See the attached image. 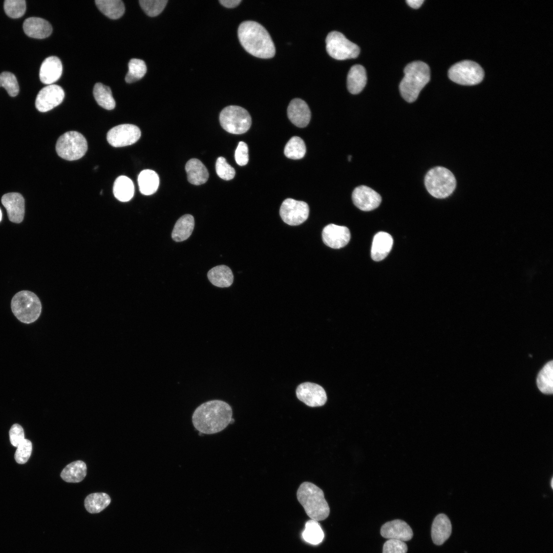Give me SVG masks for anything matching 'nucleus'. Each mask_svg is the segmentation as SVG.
I'll return each mask as SVG.
<instances>
[{
  "mask_svg": "<svg viewBox=\"0 0 553 553\" xmlns=\"http://www.w3.org/2000/svg\"><path fill=\"white\" fill-rule=\"evenodd\" d=\"M230 406L221 400H211L199 406L194 411L192 422L200 433L212 434L225 429L234 421Z\"/></svg>",
  "mask_w": 553,
  "mask_h": 553,
  "instance_id": "nucleus-1",
  "label": "nucleus"
},
{
  "mask_svg": "<svg viewBox=\"0 0 553 553\" xmlns=\"http://www.w3.org/2000/svg\"><path fill=\"white\" fill-rule=\"evenodd\" d=\"M238 35L242 47L252 55L267 59L275 55V49L271 36L259 23L251 20L242 22L238 28Z\"/></svg>",
  "mask_w": 553,
  "mask_h": 553,
  "instance_id": "nucleus-2",
  "label": "nucleus"
},
{
  "mask_svg": "<svg viewBox=\"0 0 553 553\" xmlns=\"http://www.w3.org/2000/svg\"><path fill=\"white\" fill-rule=\"evenodd\" d=\"M405 76L399 84L401 96L408 102L416 100L419 94L430 79V68L427 64L415 61L406 66Z\"/></svg>",
  "mask_w": 553,
  "mask_h": 553,
  "instance_id": "nucleus-3",
  "label": "nucleus"
},
{
  "mask_svg": "<svg viewBox=\"0 0 553 553\" xmlns=\"http://www.w3.org/2000/svg\"><path fill=\"white\" fill-rule=\"evenodd\" d=\"M296 496L306 514L311 519L321 521L329 515L330 508L322 489L310 482H304L299 486Z\"/></svg>",
  "mask_w": 553,
  "mask_h": 553,
  "instance_id": "nucleus-4",
  "label": "nucleus"
},
{
  "mask_svg": "<svg viewBox=\"0 0 553 553\" xmlns=\"http://www.w3.org/2000/svg\"><path fill=\"white\" fill-rule=\"evenodd\" d=\"M427 190L433 197L444 199L451 196L457 186L455 175L448 168L438 166L429 170L424 177Z\"/></svg>",
  "mask_w": 553,
  "mask_h": 553,
  "instance_id": "nucleus-5",
  "label": "nucleus"
},
{
  "mask_svg": "<svg viewBox=\"0 0 553 553\" xmlns=\"http://www.w3.org/2000/svg\"><path fill=\"white\" fill-rule=\"evenodd\" d=\"M12 311L20 322L31 324L35 322L41 312V304L38 296L28 290L20 291L12 297Z\"/></svg>",
  "mask_w": 553,
  "mask_h": 553,
  "instance_id": "nucleus-6",
  "label": "nucleus"
},
{
  "mask_svg": "<svg viewBox=\"0 0 553 553\" xmlns=\"http://www.w3.org/2000/svg\"><path fill=\"white\" fill-rule=\"evenodd\" d=\"M88 150L84 137L76 131H69L58 139L56 151L58 155L67 160H78L83 157Z\"/></svg>",
  "mask_w": 553,
  "mask_h": 553,
  "instance_id": "nucleus-7",
  "label": "nucleus"
},
{
  "mask_svg": "<svg viewBox=\"0 0 553 553\" xmlns=\"http://www.w3.org/2000/svg\"><path fill=\"white\" fill-rule=\"evenodd\" d=\"M219 120L226 131L233 134L245 133L251 124V118L247 111L237 105L224 108L220 114Z\"/></svg>",
  "mask_w": 553,
  "mask_h": 553,
  "instance_id": "nucleus-8",
  "label": "nucleus"
},
{
  "mask_svg": "<svg viewBox=\"0 0 553 553\" xmlns=\"http://www.w3.org/2000/svg\"><path fill=\"white\" fill-rule=\"evenodd\" d=\"M326 48L328 54L337 60L355 58L360 52L357 45L348 40L342 33L330 32L326 38Z\"/></svg>",
  "mask_w": 553,
  "mask_h": 553,
  "instance_id": "nucleus-9",
  "label": "nucleus"
},
{
  "mask_svg": "<svg viewBox=\"0 0 553 553\" xmlns=\"http://www.w3.org/2000/svg\"><path fill=\"white\" fill-rule=\"evenodd\" d=\"M448 76L453 81L462 85H475L484 77V71L477 63L471 60H463L452 66Z\"/></svg>",
  "mask_w": 553,
  "mask_h": 553,
  "instance_id": "nucleus-10",
  "label": "nucleus"
},
{
  "mask_svg": "<svg viewBox=\"0 0 553 553\" xmlns=\"http://www.w3.org/2000/svg\"><path fill=\"white\" fill-rule=\"evenodd\" d=\"M309 207L304 201L291 198L285 199L280 207V215L286 224L295 226L304 222L308 218Z\"/></svg>",
  "mask_w": 553,
  "mask_h": 553,
  "instance_id": "nucleus-11",
  "label": "nucleus"
},
{
  "mask_svg": "<svg viewBox=\"0 0 553 553\" xmlns=\"http://www.w3.org/2000/svg\"><path fill=\"white\" fill-rule=\"evenodd\" d=\"M141 136L139 128L131 124H122L112 128L107 133L109 143L114 147H122L136 142Z\"/></svg>",
  "mask_w": 553,
  "mask_h": 553,
  "instance_id": "nucleus-12",
  "label": "nucleus"
},
{
  "mask_svg": "<svg viewBox=\"0 0 553 553\" xmlns=\"http://www.w3.org/2000/svg\"><path fill=\"white\" fill-rule=\"evenodd\" d=\"M296 395L300 400L310 407L324 406L327 400L324 388L318 384L310 382L299 385L296 389Z\"/></svg>",
  "mask_w": 553,
  "mask_h": 553,
  "instance_id": "nucleus-13",
  "label": "nucleus"
},
{
  "mask_svg": "<svg viewBox=\"0 0 553 553\" xmlns=\"http://www.w3.org/2000/svg\"><path fill=\"white\" fill-rule=\"evenodd\" d=\"M64 97L65 92L60 86L48 85L38 92L35 100L36 108L41 112L49 111L60 104Z\"/></svg>",
  "mask_w": 553,
  "mask_h": 553,
  "instance_id": "nucleus-14",
  "label": "nucleus"
},
{
  "mask_svg": "<svg viewBox=\"0 0 553 553\" xmlns=\"http://www.w3.org/2000/svg\"><path fill=\"white\" fill-rule=\"evenodd\" d=\"M352 199L354 204L358 208L365 211L376 208L381 202L380 195L365 185L356 187L353 191Z\"/></svg>",
  "mask_w": 553,
  "mask_h": 553,
  "instance_id": "nucleus-15",
  "label": "nucleus"
},
{
  "mask_svg": "<svg viewBox=\"0 0 553 553\" xmlns=\"http://www.w3.org/2000/svg\"><path fill=\"white\" fill-rule=\"evenodd\" d=\"M350 232L348 228L330 224L326 226L322 231V239L328 247L333 249H339L345 246L350 240Z\"/></svg>",
  "mask_w": 553,
  "mask_h": 553,
  "instance_id": "nucleus-16",
  "label": "nucleus"
},
{
  "mask_svg": "<svg viewBox=\"0 0 553 553\" xmlns=\"http://www.w3.org/2000/svg\"><path fill=\"white\" fill-rule=\"evenodd\" d=\"M1 202L7 210L11 222L19 223L23 221L25 215V200L20 194H6L2 196Z\"/></svg>",
  "mask_w": 553,
  "mask_h": 553,
  "instance_id": "nucleus-17",
  "label": "nucleus"
},
{
  "mask_svg": "<svg viewBox=\"0 0 553 553\" xmlns=\"http://www.w3.org/2000/svg\"><path fill=\"white\" fill-rule=\"evenodd\" d=\"M380 534L385 538L403 542L411 540L413 536L410 526L401 520H394L384 524L381 527Z\"/></svg>",
  "mask_w": 553,
  "mask_h": 553,
  "instance_id": "nucleus-18",
  "label": "nucleus"
},
{
  "mask_svg": "<svg viewBox=\"0 0 553 553\" xmlns=\"http://www.w3.org/2000/svg\"><path fill=\"white\" fill-rule=\"evenodd\" d=\"M287 116L293 124L299 127H304L310 122L311 112L305 101L300 98H294L288 105Z\"/></svg>",
  "mask_w": 553,
  "mask_h": 553,
  "instance_id": "nucleus-19",
  "label": "nucleus"
},
{
  "mask_svg": "<svg viewBox=\"0 0 553 553\" xmlns=\"http://www.w3.org/2000/svg\"><path fill=\"white\" fill-rule=\"evenodd\" d=\"M62 72V66L60 60L56 56H50L46 58L41 65L39 78L43 83L50 85L59 79Z\"/></svg>",
  "mask_w": 553,
  "mask_h": 553,
  "instance_id": "nucleus-20",
  "label": "nucleus"
},
{
  "mask_svg": "<svg viewBox=\"0 0 553 553\" xmlns=\"http://www.w3.org/2000/svg\"><path fill=\"white\" fill-rule=\"evenodd\" d=\"M23 29L27 36L38 39L46 38L52 32V27L47 20L36 17L27 18L23 23Z\"/></svg>",
  "mask_w": 553,
  "mask_h": 553,
  "instance_id": "nucleus-21",
  "label": "nucleus"
},
{
  "mask_svg": "<svg viewBox=\"0 0 553 553\" xmlns=\"http://www.w3.org/2000/svg\"><path fill=\"white\" fill-rule=\"evenodd\" d=\"M393 244L392 236L388 233L380 231L373 238L371 250L373 260L380 261L387 257L390 252Z\"/></svg>",
  "mask_w": 553,
  "mask_h": 553,
  "instance_id": "nucleus-22",
  "label": "nucleus"
},
{
  "mask_svg": "<svg viewBox=\"0 0 553 553\" xmlns=\"http://www.w3.org/2000/svg\"><path fill=\"white\" fill-rule=\"evenodd\" d=\"M452 525L449 518L444 514L438 515L434 519L431 528V536L434 544L442 545L450 536Z\"/></svg>",
  "mask_w": 553,
  "mask_h": 553,
  "instance_id": "nucleus-23",
  "label": "nucleus"
},
{
  "mask_svg": "<svg viewBox=\"0 0 553 553\" xmlns=\"http://www.w3.org/2000/svg\"><path fill=\"white\" fill-rule=\"evenodd\" d=\"M185 171L188 182L194 185L204 184L209 177L207 169L198 159L189 160L185 165Z\"/></svg>",
  "mask_w": 553,
  "mask_h": 553,
  "instance_id": "nucleus-24",
  "label": "nucleus"
},
{
  "mask_svg": "<svg viewBox=\"0 0 553 553\" xmlns=\"http://www.w3.org/2000/svg\"><path fill=\"white\" fill-rule=\"evenodd\" d=\"M367 75L364 67L359 65L352 66L347 76V88L350 93L356 94L360 92L366 86Z\"/></svg>",
  "mask_w": 553,
  "mask_h": 553,
  "instance_id": "nucleus-25",
  "label": "nucleus"
},
{
  "mask_svg": "<svg viewBox=\"0 0 553 553\" xmlns=\"http://www.w3.org/2000/svg\"><path fill=\"white\" fill-rule=\"evenodd\" d=\"M195 225L193 216L186 214L181 217L176 222L173 228L172 237L176 242H181L191 235Z\"/></svg>",
  "mask_w": 553,
  "mask_h": 553,
  "instance_id": "nucleus-26",
  "label": "nucleus"
},
{
  "mask_svg": "<svg viewBox=\"0 0 553 553\" xmlns=\"http://www.w3.org/2000/svg\"><path fill=\"white\" fill-rule=\"evenodd\" d=\"M210 282L219 287H228L233 283V275L231 269L225 265L213 267L207 273Z\"/></svg>",
  "mask_w": 553,
  "mask_h": 553,
  "instance_id": "nucleus-27",
  "label": "nucleus"
},
{
  "mask_svg": "<svg viewBox=\"0 0 553 553\" xmlns=\"http://www.w3.org/2000/svg\"><path fill=\"white\" fill-rule=\"evenodd\" d=\"M140 192L144 195H151L155 193L159 185L158 174L152 169H144L140 172L138 177Z\"/></svg>",
  "mask_w": 553,
  "mask_h": 553,
  "instance_id": "nucleus-28",
  "label": "nucleus"
},
{
  "mask_svg": "<svg viewBox=\"0 0 553 553\" xmlns=\"http://www.w3.org/2000/svg\"><path fill=\"white\" fill-rule=\"evenodd\" d=\"M87 475V465L81 460L68 464L61 471L60 477L67 482L78 483L83 480Z\"/></svg>",
  "mask_w": 553,
  "mask_h": 553,
  "instance_id": "nucleus-29",
  "label": "nucleus"
},
{
  "mask_svg": "<svg viewBox=\"0 0 553 553\" xmlns=\"http://www.w3.org/2000/svg\"><path fill=\"white\" fill-rule=\"evenodd\" d=\"M113 192L115 197L119 201H129L134 195V183L131 179L126 176H119L114 182Z\"/></svg>",
  "mask_w": 553,
  "mask_h": 553,
  "instance_id": "nucleus-30",
  "label": "nucleus"
},
{
  "mask_svg": "<svg viewBox=\"0 0 553 553\" xmlns=\"http://www.w3.org/2000/svg\"><path fill=\"white\" fill-rule=\"evenodd\" d=\"M95 2L98 9L111 19H118L124 13L125 7L121 0H96Z\"/></svg>",
  "mask_w": 553,
  "mask_h": 553,
  "instance_id": "nucleus-31",
  "label": "nucleus"
},
{
  "mask_svg": "<svg viewBox=\"0 0 553 553\" xmlns=\"http://www.w3.org/2000/svg\"><path fill=\"white\" fill-rule=\"evenodd\" d=\"M552 360L547 363L538 374L537 385L539 390L545 394L553 392V363Z\"/></svg>",
  "mask_w": 553,
  "mask_h": 553,
  "instance_id": "nucleus-32",
  "label": "nucleus"
},
{
  "mask_svg": "<svg viewBox=\"0 0 553 553\" xmlns=\"http://www.w3.org/2000/svg\"><path fill=\"white\" fill-rule=\"evenodd\" d=\"M111 502L110 496L105 493H95L87 496L84 506L91 513H98L106 508Z\"/></svg>",
  "mask_w": 553,
  "mask_h": 553,
  "instance_id": "nucleus-33",
  "label": "nucleus"
},
{
  "mask_svg": "<svg viewBox=\"0 0 553 553\" xmlns=\"http://www.w3.org/2000/svg\"><path fill=\"white\" fill-rule=\"evenodd\" d=\"M93 95L97 103L103 108L111 110L115 107V101L108 86L100 82L96 83L94 87Z\"/></svg>",
  "mask_w": 553,
  "mask_h": 553,
  "instance_id": "nucleus-34",
  "label": "nucleus"
},
{
  "mask_svg": "<svg viewBox=\"0 0 553 553\" xmlns=\"http://www.w3.org/2000/svg\"><path fill=\"white\" fill-rule=\"evenodd\" d=\"M302 536L306 542L317 545L323 541L324 534L318 521L311 519L306 522Z\"/></svg>",
  "mask_w": 553,
  "mask_h": 553,
  "instance_id": "nucleus-35",
  "label": "nucleus"
},
{
  "mask_svg": "<svg viewBox=\"0 0 553 553\" xmlns=\"http://www.w3.org/2000/svg\"><path fill=\"white\" fill-rule=\"evenodd\" d=\"M306 152L305 144L299 137H291L284 148V154L291 159H300L304 157Z\"/></svg>",
  "mask_w": 553,
  "mask_h": 553,
  "instance_id": "nucleus-36",
  "label": "nucleus"
},
{
  "mask_svg": "<svg viewBox=\"0 0 553 553\" xmlns=\"http://www.w3.org/2000/svg\"><path fill=\"white\" fill-rule=\"evenodd\" d=\"M129 71L125 77L127 83H131L141 79L147 70L144 61L141 59H131L128 64Z\"/></svg>",
  "mask_w": 553,
  "mask_h": 553,
  "instance_id": "nucleus-37",
  "label": "nucleus"
},
{
  "mask_svg": "<svg viewBox=\"0 0 553 553\" xmlns=\"http://www.w3.org/2000/svg\"><path fill=\"white\" fill-rule=\"evenodd\" d=\"M6 14L13 18L22 17L26 11V2L24 0H6L4 5Z\"/></svg>",
  "mask_w": 553,
  "mask_h": 553,
  "instance_id": "nucleus-38",
  "label": "nucleus"
},
{
  "mask_svg": "<svg viewBox=\"0 0 553 553\" xmlns=\"http://www.w3.org/2000/svg\"><path fill=\"white\" fill-rule=\"evenodd\" d=\"M139 2L145 13L150 16L154 17L161 13L168 1L167 0H140Z\"/></svg>",
  "mask_w": 553,
  "mask_h": 553,
  "instance_id": "nucleus-39",
  "label": "nucleus"
},
{
  "mask_svg": "<svg viewBox=\"0 0 553 553\" xmlns=\"http://www.w3.org/2000/svg\"><path fill=\"white\" fill-rule=\"evenodd\" d=\"M0 87H4L8 94L12 97L16 96L19 92V86L15 76L9 72H3L0 74Z\"/></svg>",
  "mask_w": 553,
  "mask_h": 553,
  "instance_id": "nucleus-40",
  "label": "nucleus"
},
{
  "mask_svg": "<svg viewBox=\"0 0 553 553\" xmlns=\"http://www.w3.org/2000/svg\"><path fill=\"white\" fill-rule=\"evenodd\" d=\"M216 173L218 176L225 180H230L235 176L236 172L233 167L229 165L225 158L219 157L216 163Z\"/></svg>",
  "mask_w": 553,
  "mask_h": 553,
  "instance_id": "nucleus-41",
  "label": "nucleus"
},
{
  "mask_svg": "<svg viewBox=\"0 0 553 553\" xmlns=\"http://www.w3.org/2000/svg\"><path fill=\"white\" fill-rule=\"evenodd\" d=\"M16 448L14 455L15 461L19 464L25 463L29 459L32 451L31 442L25 439Z\"/></svg>",
  "mask_w": 553,
  "mask_h": 553,
  "instance_id": "nucleus-42",
  "label": "nucleus"
},
{
  "mask_svg": "<svg viewBox=\"0 0 553 553\" xmlns=\"http://www.w3.org/2000/svg\"><path fill=\"white\" fill-rule=\"evenodd\" d=\"M407 550V545L403 541L389 539L384 543L382 553H406Z\"/></svg>",
  "mask_w": 553,
  "mask_h": 553,
  "instance_id": "nucleus-43",
  "label": "nucleus"
},
{
  "mask_svg": "<svg viewBox=\"0 0 553 553\" xmlns=\"http://www.w3.org/2000/svg\"><path fill=\"white\" fill-rule=\"evenodd\" d=\"M9 438L12 445L16 447L25 439L24 431L20 425L15 423L12 426L9 430Z\"/></svg>",
  "mask_w": 553,
  "mask_h": 553,
  "instance_id": "nucleus-44",
  "label": "nucleus"
},
{
  "mask_svg": "<svg viewBox=\"0 0 553 553\" xmlns=\"http://www.w3.org/2000/svg\"><path fill=\"white\" fill-rule=\"evenodd\" d=\"M237 163L240 166H244L248 162V148L246 143L240 141L236 150L235 154Z\"/></svg>",
  "mask_w": 553,
  "mask_h": 553,
  "instance_id": "nucleus-45",
  "label": "nucleus"
},
{
  "mask_svg": "<svg viewBox=\"0 0 553 553\" xmlns=\"http://www.w3.org/2000/svg\"><path fill=\"white\" fill-rule=\"evenodd\" d=\"M219 2L223 6L231 8L237 7L241 2V0H220Z\"/></svg>",
  "mask_w": 553,
  "mask_h": 553,
  "instance_id": "nucleus-46",
  "label": "nucleus"
},
{
  "mask_svg": "<svg viewBox=\"0 0 553 553\" xmlns=\"http://www.w3.org/2000/svg\"><path fill=\"white\" fill-rule=\"evenodd\" d=\"M423 0H407V3L412 8L417 9L422 4Z\"/></svg>",
  "mask_w": 553,
  "mask_h": 553,
  "instance_id": "nucleus-47",
  "label": "nucleus"
},
{
  "mask_svg": "<svg viewBox=\"0 0 553 553\" xmlns=\"http://www.w3.org/2000/svg\"><path fill=\"white\" fill-rule=\"evenodd\" d=\"M2 211H1V208H0V222H1V220H2Z\"/></svg>",
  "mask_w": 553,
  "mask_h": 553,
  "instance_id": "nucleus-48",
  "label": "nucleus"
},
{
  "mask_svg": "<svg viewBox=\"0 0 553 553\" xmlns=\"http://www.w3.org/2000/svg\"><path fill=\"white\" fill-rule=\"evenodd\" d=\"M351 156H350H350H348V160H349V161H350V160H351Z\"/></svg>",
  "mask_w": 553,
  "mask_h": 553,
  "instance_id": "nucleus-49",
  "label": "nucleus"
},
{
  "mask_svg": "<svg viewBox=\"0 0 553 553\" xmlns=\"http://www.w3.org/2000/svg\"><path fill=\"white\" fill-rule=\"evenodd\" d=\"M552 480H552V478L551 480V486L552 487H553V486H552Z\"/></svg>",
  "mask_w": 553,
  "mask_h": 553,
  "instance_id": "nucleus-50",
  "label": "nucleus"
}]
</instances>
